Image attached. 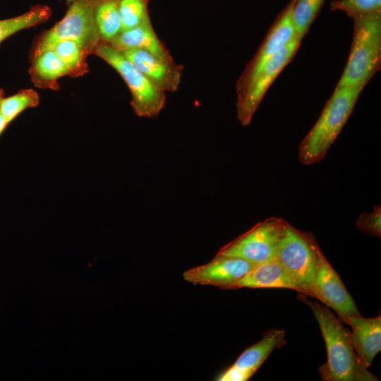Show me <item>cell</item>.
<instances>
[{"instance_id":"23","label":"cell","mask_w":381,"mask_h":381,"mask_svg":"<svg viewBox=\"0 0 381 381\" xmlns=\"http://www.w3.org/2000/svg\"><path fill=\"white\" fill-rule=\"evenodd\" d=\"M150 0H120L119 14L122 30L134 28L150 17Z\"/></svg>"},{"instance_id":"8","label":"cell","mask_w":381,"mask_h":381,"mask_svg":"<svg viewBox=\"0 0 381 381\" xmlns=\"http://www.w3.org/2000/svg\"><path fill=\"white\" fill-rule=\"evenodd\" d=\"M301 40L296 36L282 47L267 61L249 87L236 97V118L243 126H248L250 123L270 86L294 56Z\"/></svg>"},{"instance_id":"25","label":"cell","mask_w":381,"mask_h":381,"mask_svg":"<svg viewBox=\"0 0 381 381\" xmlns=\"http://www.w3.org/2000/svg\"><path fill=\"white\" fill-rule=\"evenodd\" d=\"M356 228L372 236H381V207L375 205L370 212H362L356 222Z\"/></svg>"},{"instance_id":"15","label":"cell","mask_w":381,"mask_h":381,"mask_svg":"<svg viewBox=\"0 0 381 381\" xmlns=\"http://www.w3.org/2000/svg\"><path fill=\"white\" fill-rule=\"evenodd\" d=\"M109 43L119 51L141 49L165 60L174 61L164 43L157 35L150 17L134 28L122 30Z\"/></svg>"},{"instance_id":"13","label":"cell","mask_w":381,"mask_h":381,"mask_svg":"<svg viewBox=\"0 0 381 381\" xmlns=\"http://www.w3.org/2000/svg\"><path fill=\"white\" fill-rule=\"evenodd\" d=\"M351 327V339L361 363L368 368L381 349V316L365 318L359 315L341 318Z\"/></svg>"},{"instance_id":"21","label":"cell","mask_w":381,"mask_h":381,"mask_svg":"<svg viewBox=\"0 0 381 381\" xmlns=\"http://www.w3.org/2000/svg\"><path fill=\"white\" fill-rule=\"evenodd\" d=\"M39 103L38 93L34 89L28 88L21 90L7 97L3 96L1 99L0 107L6 122L9 124L24 110L36 107Z\"/></svg>"},{"instance_id":"28","label":"cell","mask_w":381,"mask_h":381,"mask_svg":"<svg viewBox=\"0 0 381 381\" xmlns=\"http://www.w3.org/2000/svg\"><path fill=\"white\" fill-rule=\"evenodd\" d=\"M66 3L67 5H70L73 0H64Z\"/></svg>"},{"instance_id":"9","label":"cell","mask_w":381,"mask_h":381,"mask_svg":"<svg viewBox=\"0 0 381 381\" xmlns=\"http://www.w3.org/2000/svg\"><path fill=\"white\" fill-rule=\"evenodd\" d=\"M296 0H291L270 27L253 57L248 62L236 84V97L250 85L267 61L297 35L295 32L292 9Z\"/></svg>"},{"instance_id":"20","label":"cell","mask_w":381,"mask_h":381,"mask_svg":"<svg viewBox=\"0 0 381 381\" xmlns=\"http://www.w3.org/2000/svg\"><path fill=\"white\" fill-rule=\"evenodd\" d=\"M49 49L54 52L65 64L70 77L77 78L88 73V55L76 42L61 40L54 43Z\"/></svg>"},{"instance_id":"27","label":"cell","mask_w":381,"mask_h":381,"mask_svg":"<svg viewBox=\"0 0 381 381\" xmlns=\"http://www.w3.org/2000/svg\"><path fill=\"white\" fill-rule=\"evenodd\" d=\"M3 96H4V90L2 89H0V102ZM8 125V123L6 122L1 112V107H0V135L3 133V131L5 130V128H6Z\"/></svg>"},{"instance_id":"18","label":"cell","mask_w":381,"mask_h":381,"mask_svg":"<svg viewBox=\"0 0 381 381\" xmlns=\"http://www.w3.org/2000/svg\"><path fill=\"white\" fill-rule=\"evenodd\" d=\"M120 0H97L95 21L101 41L110 42L123 30L119 14Z\"/></svg>"},{"instance_id":"2","label":"cell","mask_w":381,"mask_h":381,"mask_svg":"<svg viewBox=\"0 0 381 381\" xmlns=\"http://www.w3.org/2000/svg\"><path fill=\"white\" fill-rule=\"evenodd\" d=\"M364 86L336 87L318 119L298 147L299 162L304 165L320 162L351 114Z\"/></svg>"},{"instance_id":"12","label":"cell","mask_w":381,"mask_h":381,"mask_svg":"<svg viewBox=\"0 0 381 381\" xmlns=\"http://www.w3.org/2000/svg\"><path fill=\"white\" fill-rule=\"evenodd\" d=\"M154 85L167 92L179 88L184 67L141 49L121 51Z\"/></svg>"},{"instance_id":"3","label":"cell","mask_w":381,"mask_h":381,"mask_svg":"<svg viewBox=\"0 0 381 381\" xmlns=\"http://www.w3.org/2000/svg\"><path fill=\"white\" fill-rule=\"evenodd\" d=\"M353 19V40L337 87H365L381 66V12Z\"/></svg>"},{"instance_id":"22","label":"cell","mask_w":381,"mask_h":381,"mask_svg":"<svg viewBox=\"0 0 381 381\" xmlns=\"http://www.w3.org/2000/svg\"><path fill=\"white\" fill-rule=\"evenodd\" d=\"M324 0H296L292 19L296 35L303 38L319 13Z\"/></svg>"},{"instance_id":"4","label":"cell","mask_w":381,"mask_h":381,"mask_svg":"<svg viewBox=\"0 0 381 381\" xmlns=\"http://www.w3.org/2000/svg\"><path fill=\"white\" fill-rule=\"evenodd\" d=\"M97 0H73L65 16L52 28L37 35L31 47L30 59L61 40L78 43L89 56L100 41L95 21Z\"/></svg>"},{"instance_id":"10","label":"cell","mask_w":381,"mask_h":381,"mask_svg":"<svg viewBox=\"0 0 381 381\" xmlns=\"http://www.w3.org/2000/svg\"><path fill=\"white\" fill-rule=\"evenodd\" d=\"M256 265L243 258L216 254L209 262L185 271L183 277L194 284L232 289Z\"/></svg>"},{"instance_id":"19","label":"cell","mask_w":381,"mask_h":381,"mask_svg":"<svg viewBox=\"0 0 381 381\" xmlns=\"http://www.w3.org/2000/svg\"><path fill=\"white\" fill-rule=\"evenodd\" d=\"M51 16L52 9L49 6L37 4L20 16L0 20V44L18 31L47 21Z\"/></svg>"},{"instance_id":"1","label":"cell","mask_w":381,"mask_h":381,"mask_svg":"<svg viewBox=\"0 0 381 381\" xmlns=\"http://www.w3.org/2000/svg\"><path fill=\"white\" fill-rule=\"evenodd\" d=\"M298 298L312 310L316 318L327 349L326 363L319 367L325 381H375L377 377L370 373L360 361L351 342L349 332L325 305L308 300L298 293Z\"/></svg>"},{"instance_id":"6","label":"cell","mask_w":381,"mask_h":381,"mask_svg":"<svg viewBox=\"0 0 381 381\" xmlns=\"http://www.w3.org/2000/svg\"><path fill=\"white\" fill-rule=\"evenodd\" d=\"M319 248L311 233L301 231L286 222L275 258L297 282L301 294L314 298Z\"/></svg>"},{"instance_id":"26","label":"cell","mask_w":381,"mask_h":381,"mask_svg":"<svg viewBox=\"0 0 381 381\" xmlns=\"http://www.w3.org/2000/svg\"><path fill=\"white\" fill-rule=\"evenodd\" d=\"M250 378V377L248 374L232 365L217 377V380L246 381Z\"/></svg>"},{"instance_id":"7","label":"cell","mask_w":381,"mask_h":381,"mask_svg":"<svg viewBox=\"0 0 381 381\" xmlns=\"http://www.w3.org/2000/svg\"><path fill=\"white\" fill-rule=\"evenodd\" d=\"M286 220L270 217L226 243L217 255L243 258L255 264L273 260Z\"/></svg>"},{"instance_id":"14","label":"cell","mask_w":381,"mask_h":381,"mask_svg":"<svg viewBox=\"0 0 381 381\" xmlns=\"http://www.w3.org/2000/svg\"><path fill=\"white\" fill-rule=\"evenodd\" d=\"M240 288L289 289L301 293L297 282L276 258L256 265L236 282L234 289Z\"/></svg>"},{"instance_id":"16","label":"cell","mask_w":381,"mask_h":381,"mask_svg":"<svg viewBox=\"0 0 381 381\" xmlns=\"http://www.w3.org/2000/svg\"><path fill=\"white\" fill-rule=\"evenodd\" d=\"M30 80L35 87L40 89L58 90V80L69 71L65 64L52 49H48L30 60L28 70Z\"/></svg>"},{"instance_id":"17","label":"cell","mask_w":381,"mask_h":381,"mask_svg":"<svg viewBox=\"0 0 381 381\" xmlns=\"http://www.w3.org/2000/svg\"><path fill=\"white\" fill-rule=\"evenodd\" d=\"M285 344V332L283 329H270L259 341L245 349L233 365L251 377L273 350Z\"/></svg>"},{"instance_id":"5","label":"cell","mask_w":381,"mask_h":381,"mask_svg":"<svg viewBox=\"0 0 381 381\" xmlns=\"http://www.w3.org/2000/svg\"><path fill=\"white\" fill-rule=\"evenodd\" d=\"M92 54L111 66L123 78L131 95V105L139 117L157 116L166 103V92L154 85L119 50L99 41Z\"/></svg>"},{"instance_id":"24","label":"cell","mask_w":381,"mask_h":381,"mask_svg":"<svg viewBox=\"0 0 381 381\" xmlns=\"http://www.w3.org/2000/svg\"><path fill=\"white\" fill-rule=\"evenodd\" d=\"M332 11H341L352 18L381 12V0H334L330 4Z\"/></svg>"},{"instance_id":"11","label":"cell","mask_w":381,"mask_h":381,"mask_svg":"<svg viewBox=\"0 0 381 381\" xmlns=\"http://www.w3.org/2000/svg\"><path fill=\"white\" fill-rule=\"evenodd\" d=\"M315 298L332 308L340 318L360 314L353 298L320 248L317 253Z\"/></svg>"}]
</instances>
